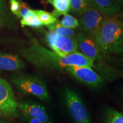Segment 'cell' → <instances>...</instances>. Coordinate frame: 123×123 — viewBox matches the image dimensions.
Returning <instances> with one entry per match:
<instances>
[{
    "label": "cell",
    "mask_w": 123,
    "mask_h": 123,
    "mask_svg": "<svg viewBox=\"0 0 123 123\" xmlns=\"http://www.w3.org/2000/svg\"><path fill=\"white\" fill-rule=\"evenodd\" d=\"M12 83L21 93L31 95L43 101H49L50 96L45 82L36 75L19 74L12 78Z\"/></svg>",
    "instance_id": "7a4b0ae2"
},
{
    "label": "cell",
    "mask_w": 123,
    "mask_h": 123,
    "mask_svg": "<svg viewBox=\"0 0 123 123\" xmlns=\"http://www.w3.org/2000/svg\"><path fill=\"white\" fill-rule=\"evenodd\" d=\"M66 71L75 79L92 88H98L104 83V79L91 67L85 66H68Z\"/></svg>",
    "instance_id": "ba28073f"
},
{
    "label": "cell",
    "mask_w": 123,
    "mask_h": 123,
    "mask_svg": "<svg viewBox=\"0 0 123 123\" xmlns=\"http://www.w3.org/2000/svg\"><path fill=\"white\" fill-rule=\"evenodd\" d=\"M21 2L18 0H10V10L14 14H15L18 18L20 17L21 5Z\"/></svg>",
    "instance_id": "7402d4cb"
},
{
    "label": "cell",
    "mask_w": 123,
    "mask_h": 123,
    "mask_svg": "<svg viewBox=\"0 0 123 123\" xmlns=\"http://www.w3.org/2000/svg\"><path fill=\"white\" fill-rule=\"evenodd\" d=\"M54 7L52 14L56 18L68 14L70 11V0H46Z\"/></svg>",
    "instance_id": "4fadbf2b"
},
{
    "label": "cell",
    "mask_w": 123,
    "mask_h": 123,
    "mask_svg": "<svg viewBox=\"0 0 123 123\" xmlns=\"http://www.w3.org/2000/svg\"><path fill=\"white\" fill-rule=\"evenodd\" d=\"M75 39L79 53L94 62L103 59L104 55L92 35L79 31L75 35Z\"/></svg>",
    "instance_id": "52a82bcc"
},
{
    "label": "cell",
    "mask_w": 123,
    "mask_h": 123,
    "mask_svg": "<svg viewBox=\"0 0 123 123\" xmlns=\"http://www.w3.org/2000/svg\"><path fill=\"white\" fill-rule=\"evenodd\" d=\"M116 63L120 66H123V55L119 56V58H117L116 61Z\"/></svg>",
    "instance_id": "d4e9b609"
},
{
    "label": "cell",
    "mask_w": 123,
    "mask_h": 123,
    "mask_svg": "<svg viewBox=\"0 0 123 123\" xmlns=\"http://www.w3.org/2000/svg\"><path fill=\"white\" fill-rule=\"evenodd\" d=\"M22 115L24 116V117L25 118V119L26 120L28 123H42L41 121L38 120L34 119V118L31 117L27 116V115H25L22 114Z\"/></svg>",
    "instance_id": "cb8c5ba5"
},
{
    "label": "cell",
    "mask_w": 123,
    "mask_h": 123,
    "mask_svg": "<svg viewBox=\"0 0 123 123\" xmlns=\"http://www.w3.org/2000/svg\"><path fill=\"white\" fill-rule=\"evenodd\" d=\"M59 23L63 26L71 29H75L79 27V21L73 15L66 14L64 15Z\"/></svg>",
    "instance_id": "44dd1931"
},
{
    "label": "cell",
    "mask_w": 123,
    "mask_h": 123,
    "mask_svg": "<svg viewBox=\"0 0 123 123\" xmlns=\"http://www.w3.org/2000/svg\"><path fill=\"white\" fill-rule=\"evenodd\" d=\"M123 31V25L117 15L105 18L92 37L103 54L119 38Z\"/></svg>",
    "instance_id": "3957f363"
},
{
    "label": "cell",
    "mask_w": 123,
    "mask_h": 123,
    "mask_svg": "<svg viewBox=\"0 0 123 123\" xmlns=\"http://www.w3.org/2000/svg\"><path fill=\"white\" fill-rule=\"evenodd\" d=\"M25 67L24 62L15 55L0 52V70L15 71Z\"/></svg>",
    "instance_id": "7c38bea8"
},
{
    "label": "cell",
    "mask_w": 123,
    "mask_h": 123,
    "mask_svg": "<svg viewBox=\"0 0 123 123\" xmlns=\"http://www.w3.org/2000/svg\"><path fill=\"white\" fill-rule=\"evenodd\" d=\"M45 39L51 50L60 56H66L78 52L75 38L59 35L49 31L46 33Z\"/></svg>",
    "instance_id": "5b68a950"
},
{
    "label": "cell",
    "mask_w": 123,
    "mask_h": 123,
    "mask_svg": "<svg viewBox=\"0 0 123 123\" xmlns=\"http://www.w3.org/2000/svg\"><path fill=\"white\" fill-rule=\"evenodd\" d=\"M17 104L11 86L6 80L0 78V117L17 116Z\"/></svg>",
    "instance_id": "8992f818"
},
{
    "label": "cell",
    "mask_w": 123,
    "mask_h": 123,
    "mask_svg": "<svg viewBox=\"0 0 123 123\" xmlns=\"http://www.w3.org/2000/svg\"><path fill=\"white\" fill-rule=\"evenodd\" d=\"M105 17L96 9L90 7L79 16V27L81 31L93 36L100 26Z\"/></svg>",
    "instance_id": "9c48e42d"
},
{
    "label": "cell",
    "mask_w": 123,
    "mask_h": 123,
    "mask_svg": "<svg viewBox=\"0 0 123 123\" xmlns=\"http://www.w3.org/2000/svg\"><path fill=\"white\" fill-rule=\"evenodd\" d=\"M31 10V12L37 17L39 21L42 22L43 26L52 25L58 21V18H56L52 13L42 10Z\"/></svg>",
    "instance_id": "9a60e30c"
},
{
    "label": "cell",
    "mask_w": 123,
    "mask_h": 123,
    "mask_svg": "<svg viewBox=\"0 0 123 123\" xmlns=\"http://www.w3.org/2000/svg\"><path fill=\"white\" fill-rule=\"evenodd\" d=\"M87 1H88V2H90H90H91V0H87Z\"/></svg>",
    "instance_id": "83f0119b"
},
{
    "label": "cell",
    "mask_w": 123,
    "mask_h": 123,
    "mask_svg": "<svg viewBox=\"0 0 123 123\" xmlns=\"http://www.w3.org/2000/svg\"><path fill=\"white\" fill-rule=\"evenodd\" d=\"M90 4L100 12L105 18L117 15L120 9L119 2L117 0H91Z\"/></svg>",
    "instance_id": "8fae6325"
},
{
    "label": "cell",
    "mask_w": 123,
    "mask_h": 123,
    "mask_svg": "<svg viewBox=\"0 0 123 123\" xmlns=\"http://www.w3.org/2000/svg\"><path fill=\"white\" fill-rule=\"evenodd\" d=\"M70 11L80 16L88 9L91 4L87 0H70Z\"/></svg>",
    "instance_id": "2e32d148"
},
{
    "label": "cell",
    "mask_w": 123,
    "mask_h": 123,
    "mask_svg": "<svg viewBox=\"0 0 123 123\" xmlns=\"http://www.w3.org/2000/svg\"><path fill=\"white\" fill-rule=\"evenodd\" d=\"M117 17H118V18H119L120 21H121V22L122 23V24L123 25V12L120 14L117 15Z\"/></svg>",
    "instance_id": "484cf974"
},
{
    "label": "cell",
    "mask_w": 123,
    "mask_h": 123,
    "mask_svg": "<svg viewBox=\"0 0 123 123\" xmlns=\"http://www.w3.org/2000/svg\"><path fill=\"white\" fill-rule=\"evenodd\" d=\"M117 1L119 2H122L123 0H117Z\"/></svg>",
    "instance_id": "4316f807"
},
{
    "label": "cell",
    "mask_w": 123,
    "mask_h": 123,
    "mask_svg": "<svg viewBox=\"0 0 123 123\" xmlns=\"http://www.w3.org/2000/svg\"><path fill=\"white\" fill-rule=\"evenodd\" d=\"M21 25L22 27L27 26L34 28H38L43 26L37 17L31 12V9L25 16L22 18L21 20Z\"/></svg>",
    "instance_id": "ac0fdd59"
},
{
    "label": "cell",
    "mask_w": 123,
    "mask_h": 123,
    "mask_svg": "<svg viewBox=\"0 0 123 123\" xmlns=\"http://www.w3.org/2000/svg\"><path fill=\"white\" fill-rule=\"evenodd\" d=\"M63 95L66 107L75 123H92L83 101L74 90L66 88Z\"/></svg>",
    "instance_id": "277c9868"
},
{
    "label": "cell",
    "mask_w": 123,
    "mask_h": 123,
    "mask_svg": "<svg viewBox=\"0 0 123 123\" xmlns=\"http://www.w3.org/2000/svg\"><path fill=\"white\" fill-rule=\"evenodd\" d=\"M12 24V18L8 13L5 0H0V24L9 26Z\"/></svg>",
    "instance_id": "d6986e66"
},
{
    "label": "cell",
    "mask_w": 123,
    "mask_h": 123,
    "mask_svg": "<svg viewBox=\"0 0 123 123\" xmlns=\"http://www.w3.org/2000/svg\"><path fill=\"white\" fill-rule=\"evenodd\" d=\"M21 12H20V17L23 18L30 12V9L28 7L27 4H26L25 3L23 2H21Z\"/></svg>",
    "instance_id": "603a6c76"
},
{
    "label": "cell",
    "mask_w": 123,
    "mask_h": 123,
    "mask_svg": "<svg viewBox=\"0 0 123 123\" xmlns=\"http://www.w3.org/2000/svg\"><path fill=\"white\" fill-rule=\"evenodd\" d=\"M47 27L49 31H53L57 35H62V36L75 38V35L78 33V32L74 29L66 28V27L63 26L60 24L58 20L57 22H55L54 24Z\"/></svg>",
    "instance_id": "5bb4252c"
},
{
    "label": "cell",
    "mask_w": 123,
    "mask_h": 123,
    "mask_svg": "<svg viewBox=\"0 0 123 123\" xmlns=\"http://www.w3.org/2000/svg\"><path fill=\"white\" fill-rule=\"evenodd\" d=\"M0 74H1V70H0Z\"/></svg>",
    "instance_id": "f546056e"
},
{
    "label": "cell",
    "mask_w": 123,
    "mask_h": 123,
    "mask_svg": "<svg viewBox=\"0 0 123 123\" xmlns=\"http://www.w3.org/2000/svg\"><path fill=\"white\" fill-rule=\"evenodd\" d=\"M18 109L22 114L38 120L42 123H53L44 107L36 103L24 101L18 103Z\"/></svg>",
    "instance_id": "30bf717a"
},
{
    "label": "cell",
    "mask_w": 123,
    "mask_h": 123,
    "mask_svg": "<svg viewBox=\"0 0 123 123\" xmlns=\"http://www.w3.org/2000/svg\"><path fill=\"white\" fill-rule=\"evenodd\" d=\"M18 1H21V0H18Z\"/></svg>",
    "instance_id": "f1b7e54d"
},
{
    "label": "cell",
    "mask_w": 123,
    "mask_h": 123,
    "mask_svg": "<svg viewBox=\"0 0 123 123\" xmlns=\"http://www.w3.org/2000/svg\"><path fill=\"white\" fill-rule=\"evenodd\" d=\"M20 54L37 67L49 70H62L68 66L93 67L95 62L77 52L66 56H60L44 47L33 39L30 45L20 50Z\"/></svg>",
    "instance_id": "6da1fadb"
},
{
    "label": "cell",
    "mask_w": 123,
    "mask_h": 123,
    "mask_svg": "<svg viewBox=\"0 0 123 123\" xmlns=\"http://www.w3.org/2000/svg\"><path fill=\"white\" fill-rule=\"evenodd\" d=\"M105 123H123V113L113 109H109L105 114Z\"/></svg>",
    "instance_id": "ffe728a7"
},
{
    "label": "cell",
    "mask_w": 123,
    "mask_h": 123,
    "mask_svg": "<svg viewBox=\"0 0 123 123\" xmlns=\"http://www.w3.org/2000/svg\"><path fill=\"white\" fill-rule=\"evenodd\" d=\"M104 55H123V31L119 38L103 53Z\"/></svg>",
    "instance_id": "e0dca14e"
}]
</instances>
